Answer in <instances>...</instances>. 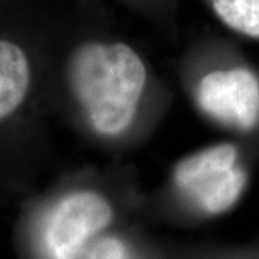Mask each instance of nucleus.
I'll return each mask as SVG.
<instances>
[{
  "label": "nucleus",
  "instance_id": "f03ea898",
  "mask_svg": "<svg viewBox=\"0 0 259 259\" xmlns=\"http://www.w3.org/2000/svg\"><path fill=\"white\" fill-rule=\"evenodd\" d=\"M115 218L112 203L94 190L65 194L45 213L39 228L44 259H82Z\"/></svg>",
  "mask_w": 259,
  "mask_h": 259
},
{
  "label": "nucleus",
  "instance_id": "423d86ee",
  "mask_svg": "<svg viewBox=\"0 0 259 259\" xmlns=\"http://www.w3.org/2000/svg\"><path fill=\"white\" fill-rule=\"evenodd\" d=\"M213 10L226 26L259 39V0H210Z\"/></svg>",
  "mask_w": 259,
  "mask_h": 259
},
{
  "label": "nucleus",
  "instance_id": "7ed1b4c3",
  "mask_svg": "<svg viewBox=\"0 0 259 259\" xmlns=\"http://www.w3.org/2000/svg\"><path fill=\"white\" fill-rule=\"evenodd\" d=\"M236 160L238 148L225 143L196 153L176 167V186L194 210L216 216L238 202L246 176Z\"/></svg>",
  "mask_w": 259,
  "mask_h": 259
},
{
  "label": "nucleus",
  "instance_id": "f257e3e1",
  "mask_svg": "<svg viewBox=\"0 0 259 259\" xmlns=\"http://www.w3.org/2000/svg\"><path fill=\"white\" fill-rule=\"evenodd\" d=\"M147 81L140 56L122 44H87L69 62V82L93 127L118 136L134 120Z\"/></svg>",
  "mask_w": 259,
  "mask_h": 259
},
{
  "label": "nucleus",
  "instance_id": "0eeeda50",
  "mask_svg": "<svg viewBox=\"0 0 259 259\" xmlns=\"http://www.w3.org/2000/svg\"><path fill=\"white\" fill-rule=\"evenodd\" d=\"M131 259H137V258H136V256H133V258H131Z\"/></svg>",
  "mask_w": 259,
  "mask_h": 259
},
{
  "label": "nucleus",
  "instance_id": "20e7f679",
  "mask_svg": "<svg viewBox=\"0 0 259 259\" xmlns=\"http://www.w3.org/2000/svg\"><path fill=\"white\" fill-rule=\"evenodd\" d=\"M197 102L214 120L248 131L259 122V79L243 68L213 71L199 83Z\"/></svg>",
  "mask_w": 259,
  "mask_h": 259
},
{
  "label": "nucleus",
  "instance_id": "39448f33",
  "mask_svg": "<svg viewBox=\"0 0 259 259\" xmlns=\"http://www.w3.org/2000/svg\"><path fill=\"white\" fill-rule=\"evenodd\" d=\"M32 81L30 61L18 44L0 39V124L20 110Z\"/></svg>",
  "mask_w": 259,
  "mask_h": 259
}]
</instances>
